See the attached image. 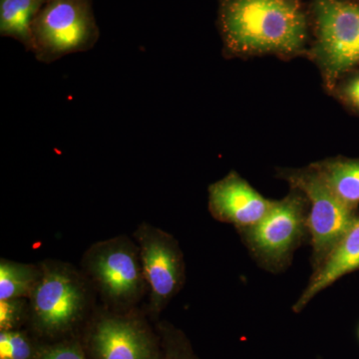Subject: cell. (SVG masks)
<instances>
[{"label":"cell","instance_id":"cell-15","mask_svg":"<svg viewBox=\"0 0 359 359\" xmlns=\"http://www.w3.org/2000/svg\"><path fill=\"white\" fill-rule=\"evenodd\" d=\"M44 344L27 328L4 330L0 332V359H35Z\"/></svg>","mask_w":359,"mask_h":359},{"label":"cell","instance_id":"cell-12","mask_svg":"<svg viewBox=\"0 0 359 359\" xmlns=\"http://www.w3.org/2000/svg\"><path fill=\"white\" fill-rule=\"evenodd\" d=\"M311 165L342 203L358 209L359 158L339 155L316 161Z\"/></svg>","mask_w":359,"mask_h":359},{"label":"cell","instance_id":"cell-2","mask_svg":"<svg viewBox=\"0 0 359 359\" xmlns=\"http://www.w3.org/2000/svg\"><path fill=\"white\" fill-rule=\"evenodd\" d=\"M40 266L41 275L28 297L26 328L44 342L80 335L88 308L83 278L60 262H43Z\"/></svg>","mask_w":359,"mask_h":359},{"label":"cell","instance_id":"cell-14","mask_svg":"<svg viewBox=\"0 0 359 359\" xmlns=\"http://www.w3.org/2000/svg\"><path fill=\"white\" fill-rule=\"evenodd\" d=\"M41 275L39 264L0 261V301L29 297Z\"/></svg>","mask_w":359,"mask_h":359},{"label":"cell","instance_id":"cell-6","mask_svg":"<svg viewBox=\"0 0 359 359\" xmlns=\"http://www.w3.org/2000/svg\"><path fill=\"white\" fill-rule=\"evenodd\" d=\"M276 177L290 188L302 191L309 200L311 266L316 269L359 219L358 209L348 207L330 191L311 164L302 168H278Z\"/></svg>","mask_w":359,"mask_h":359},{"label":"cell","instance_id":"cell-3","mask_svg":"<svg viewBox=\"0 0 359 359\" xmlns=\"http://www.w3.org/2000/svg\"><path fill=\"white\" fill-rule=\"evenodd\" d=\"M311 40L306 58L330 93L340 77L359 68V4L346 0H309Z\"/></svg>","mask_w":359,"mask_h":359},{"label":"cell","instance_id":"cell-20","mask_svg":"<svg viewBox=\"0 0 359 359\" xmlns=\"http://www.w3.org/2000/svg\"><path fill=\"white\" fill-rule=\"evenodd\" d=\"M346 1L354 2V4H359V0H346Z\"/></svg>","mask_w":359,"mask_h":359},{"label":"cell","instance_id":"cell-17","mask_svg":"<svg viewBox=\"0 0 359 359\" xmlns=\"http://www.w3.org/2000/svg\"><path fill=\"white\" fill-rule=\"evenodd\" d=\"M328 95L347 112L359 118V68L340 77Z\"/></svg>","mask_w":359,"mask_h":359},{"label":"cell","instance_id":"cell-16","mask_svg":"<svg viewBox=\"0 0 359 359\" xmlns=\"http://www.w3.org/2000/svg\"><path fill=\"white\" fill-rule=\"evenodd\" d=\"M156 330L160 335L159 359H201L183 330L168 321L158 323Z\"/></svg>","mask_w":359,"mask_h":359},{"label":"cell","instance_id":"cell-8","mask_svg":"<svg viewBox=\"0 0 359 359\" xmlns=\"http://www.w3.org/2000/svg\"><path fill=\"white\" fill-rule=\"evenodd\" d=\"M80 339L90 359H159L160 335L141 314L103 311L87 321Z\"/></svg>","mask_w":359,"mask_h":359},{"label":"cell","instance_id":"cell-21","mask_svg":"<svg viewBox=\"0 0 359 359\" xmlns=\"http://www.w3.org/2000/svg\"><path fill=\"white\" fill-rule=\"evenodd\" d=\"M292 1H297V2H308L306 0H292Z\"/></svg>","mask_w":359,"mask_h":359},{"label":"cell","instance_id":"cell-19","mask_svg":"<svg viewBox=\"0 0 359 359\" xmlns=\"http://www.w3.org/2000/svg\"><path fill=\"white\" fill-rule=\"evenodd\" d=\"M29 304L25 297L0 301V332L21 330L27 325Z\"/></svg>","mask_w":359,"mask_h":359},{"label":"cell","instance_id":"cell-4","mask_svg":"<svg viewBox=\"0 0 359 359\" xmlns=\"http://www.w3.org/2000/svg\"><path fill=\"white\" fill-rule=\"evenodd\" d=\"M309 212L306 195L290 188L285 198L275 200L271 211L259 224L240 233L250 256L271 273L285 271L295 250L309 240Z\"/></svg>","mask_w":359,"mask_h":359},{"label":"cell","instance_id":"cell-5","mask_svg":"<svg viewBox=\"0 0 359 359\" xmlns=\"http://www.w3.org/2000/svg\"><path fill=\"white\" fill-rule=\"evenodd\" d=\"M99 36L90 0H45L33 21L32 52L50 65L93 48Z\"/></svg>","mask_w":359,"mask_h":359},{"label":"cell","instance_id":"cell-10","mask_svg":"<svg viewBox=\"0 0 359 359\" xmlns=\"http://www.w3.org/2000/svg\"><path fill=\"white\" fill-rule=\"evenodd\" d=\"M208 193L212 218L233 224L238 233L259 224L275 204V200L264 197L237 171L211 184Z\"/></svg>","mask_w":359,"mask_h":359},{"label":"cell","instance_id":"cell-1","mask_svg":"<svg viewBox=\"0 0 359 359\" xmlns=\"http://www.w3.org/2000/svg\"><path fill=\"white\" fill-rule=\"evenodd\" d=\"M217 23L226 59L306 58L311 40L306 2L219 0Z\"/></svg>","mask_w":359,"mask_h":359},{"label":"cell","instance_id":"cell-9","mask_svg":"<svg viewBox=\"0 0 359 359\" xmlns=\"http://www.w3.org/2000/svg\"><path fill=\"white\" fill-rule=\"evenodd\" d=\"M149 294L148 313L157 320L186 280L184 255L178 241L167 231L148 223L134 233Z\"/></svg>","mask_w":359,"mask_h":359},{"label":"cell","instance_id":"cell-7","mask_svg":"<svg viewBox=\"0 0 359 359\" xmlns=\"http://www.w3.org/2000/svg\"><path fill=\"white\" fill-rule=\"evenodd\" d=\"M82 266L118 311H129L147 292L138 245L126 236L91 245L84 254Z\"/></svg>","mask_w":359,"mask_h":359},{"label":"cell","instance_id":"cell-18","mask_svg":"<svg viewBox=\"0 0 359 359\" xmlns=\"http://www.w3.org/2000/svg\"><path fill=\"white\" fill-rule=\"evenodd\" d=\"M35 359H90L80 335L53 342H45Z\"/></svg>","mask_w":359,"mask_h":359},{"label":"cell","instance_id":"cell-13","mask_svg":"<svg viewBox=\"0 0 359 359\" xmlns=\"http://www.w3.org/2000/svg\"><path fill=\"white\" fill-rule=\"evenodd\" d=\"M45 0H0V34L32 49V25Z\"/></svg>","mask_w":359,"mask_h":359},{"label":"cell","instance_id":"cell-11","mask_svg":"<svg viewBox=\"0 0 359 359\" xmlns=\"http://www.w3.org/2000/svg\"><path fill=\"white\" fill-rule=\"evenodd\" d=\"M356 271H359V219L323 263L314 269L308 285L292 306V311L301 313L316 295L334 285L342 276Z\"/></svg>","mask_w":359,"mask_h":359},{"label":"cell","instance_id":"cell-22","mask_svg":"<svg viewBox=\"0 0 359 359\" xmlns=\"http://www.w3.org/2000/svg\"><path fill=\"white\" fill-rule=\"evenodd\" d=\"M358 335H359V332H358Z\"/></svg>","mask_w":359,"mask_h":359}]
</instances>
